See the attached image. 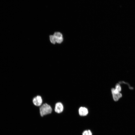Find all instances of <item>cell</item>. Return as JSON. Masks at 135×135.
Here are the masks:
<instances>
[{
  "label": "cell",
  "mask_w": 135,
  "mask_h": 135,
  "mask_svg": "<svg viewBox=\"0 0 135 135\" xmlns=\"http://www.w3.org/2000/svg\"><path fill=\"white\" fill-rule=\"evenodd\" d=\"M52 110L51 106L46 103L42 104L39 108L40 114L42 117L51 114Z\"/></svg>",
  "instance_id": "cell-1"
},
{
  "label": "cell",
  "mask_w": 135,
  "mask_h": 135,
  "mask_svg": "<svg viewBox=\"0 0 135 135\" xmlns=\"http://www.w3.org/2000/svg\"><path fill=\"white\" fill-rule=\"evenodd\" d=\"M49 38L50 42L54 44L56 43L60 44L63 40L62 34L59 32H55L53 35H50Z\"/></svg>",
  "instance_id": "cell-2"
},
{
  "label": "cell",
  "mask_w": 135,
  "mask_h": 135,
  "mask_svg": "<svg viewBox=\"0 0 135 135\" xmlns=\"http://www.w3.org/2000/svg\"><path fill=\"white\" fill-rule=\"evenodd\" d=\"M111 92L113 99L115 101H118L122 97V94L118 92L115 88H112Z\"/></svg>",
  "instance_id": "cell-3"
},
{
  "label": "cell",
  "mask_w": 135,
  "mask_h": 135,
  "mask_svg": "<svg viewBox=\"0 0 135 135\" xmlns=\"http://www.w3.org/2000/svg\"><path fill=\"white\" fill-rule=\"evenodd\" d=\"M32 102L33 104L35 106H41L42 105L43 100L40 96L38 95L33 98Z\"/></svg>",
  "instance_id": "cell-4"
},
{
  "label": "cell",
  "mask_w": 135,
  "mask_h": 135,
  "mask_svg": "<svg viewBox=\"0 0 135 135\" xmlns=\"http://www.w3.org/2000/svg\"><path fill=\"white\" fill-rule=\"evenodd\" d=\"M64 107L63 104L60 102H58L55 104L54 110L58 114L62 112L64 110Z\"/></svg>",
  "instance_id": "cell-5"
},
{
  "label": "cell",
  "mask_w": 135,
  "mask_h": 135,
  "mask_svg": "<svg viewBox=\"0 0 135 135\" xmlns=\"http://www.w3.org/2000/svg\"><path fill=\"white\" fill-rule=\"evenodd\" d=\"M78 113L80 115L82 116H86L88 113V109L84 107H81L78 110Z\"/></svg>",
  "instance_id": "cell-6"
},
{
  "label": "cell",
  "mask_w": 135,
  "mask_h": 135,
  "mask_svg": "<svg viewBox=\"0 0 135 135\" xmlns=\"http://www.w3.org/2000/svg\"><path fill=\"white\" fill-rule=\"evenodd\" d=\"M82 135H92V134L90 130H86L83 132Z\"/></svg>",
  "instance_id": "cell-7"
},
{
  "label": "cell",
  "mask_w": 135,
  "mask_h": 135,
  "mask_svg": "<svg viewBox=\"0 0 135 135\" xmlns=\"http://www.w3.org/2000/svg\"><path fill=\"white\" fill-rule=\"evenodd\" d=\"M115 88L119 92H120L121 90V87L118 84H117L116 85Z\"/></svg>",
  "instance_id": "cell-8"
}]
</instances>
